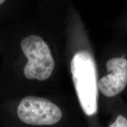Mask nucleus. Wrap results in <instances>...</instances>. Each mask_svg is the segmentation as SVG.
Masks as SVG:
<instances>
[{
  "label": "nucleus",
  "instance_id": "f257e3e1",
  "mask_svg": "<svg viewBox=\"0 0 127 127\" xmlns=\"http://www.w3.org/2000/svg\"><path fill=\"white\" fill-rule=\"evenodd\" d=\"M71 71L76 93L84 112L92 116L97 111L96 69L93 55L85 50L74 54Z\"/></svg>",
  "mask_w": 127,
  "mask_h": 127
},
{
  "label": "nucleus",
  "instance_id": "f03ea898",
  "mask_svg": "<svg viewBox=\"0 0 127 127\" xmlns=\"http://www.w3.org/2000/svg\"><path fill=\"white\" fill-rule=\"evenodd\" d=\"M21 47L28 59L24 68L27 78L44 81L51 75L55 65L48 45L41 36L31 35L23 39Z\"/></svg>",
  "mask_w": 127,
  "mask_h": 127
},
{
  "label": "nucleus",
  "instance_id": "7ed1b4c3",
  "mask_svg": "<svg viewBox=\"0 0 127 127\" xmlns=\"http://www.w3.org/2000/svg\"><path fill=\"white\" fill-rule=\"evenodd\" d=\"M19 118L23 123L34 125H51L62 118L61 109L44 98L27 96L24 98L17 109Z\"/></svg>",
  "mask_w": 127,
  "mask_h": 127
},
{
  "label": "nucleus",
  "instance_id": "20e7f679",
  "mask_svg": "<svg viewBox=\"0 0 127 127\" xmlns=\"http://www.w3.org/2000/svg\"><path fill=\"white\" fill-rule=\"evenodd\" d=\"M106 67L109 74L99 79L98 88L105 96L112 97L121 93L127 85V60L112 58L107 61Z\"/></svg>",
  "mask_w": 127,
  "mask_h": 127
},
{
  "label": "nucleus",
  "instance_id": "39448f33",
  "mask_svg": "<svg viewBox=\"0 0 127 127\" xmlns=\"http://www.w3.org/2000/svg\"><path fill=\"white\" fill-rule=\"evenodd\" d=\"M109 127H127V118L121 115H118L115 122Z\"/></svg>",
  "mask_w": 127,
  "mask_h": 127
},
{
  "label": "nucleus",
  "instance_id": "423d86ee",
  "mask_svg": "<svg viewBox=\"0 0 127 127\" xmlns=\"http://www.w3.org/2000/svg\"><path fill=\"white\" fill-rule=\"evenodd\" d=\"M5 2V1L4 0H0V4H2Z\"/></svg>",
  "mask_w": 127,
  "mask_h": 127
}]
</instances>
